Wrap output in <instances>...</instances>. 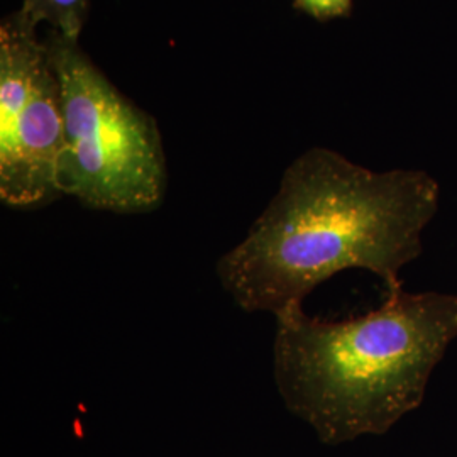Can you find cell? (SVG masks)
Returning <instances> with one entry per match:
<instances>
[{"label":"cell","instance_id":"obj_1","mask_svg":"<svg viewBox=\"0 0 457 457\" xmlns=\"http://www.w3.org/2000/svg\"><path fill=\"white\" fill-rule=\"evenodd\" d=\"M439 187L420 171L378 173L315 147L290 164L245 239L217 264L243 311L278 315L302 307L327 278L361 268L398 287L422 251Z\"/></svg>","mask_w":457,"mask_h":457},{"label":"cell","instance_id":"obj_2","mask_svg":"<svg viewBox=\"0 0 457 457\" xmlns=\"http://www.w3.org/2000/svg\"><path fill=\"white\" fill-rule=\"evenodd\" d=\"M281 396L330 441L383 432L417 409L457 337V295L388 288L379 309L327 322L303 307L275 315Z\"/></svg>","mask_w":457,"mask_h":457},{"label":"cell","instance_id":"obj_3","mask_svg":"<svg viewBox=\"0 0 457 457\" xmlns=\"http://www.w3.org/2000/svg\"><path fill=\"white\" fill-rule=\"evenodd\" d=\"M45 45L63 102L60 194L107 212L154 211L166 190L163 145L154 119L124 97L79 43L49 33Z\"/></svg>","mask_w":457,"mask_h":457},{"label":"cell","instance_id":"obj_4","mask_svg":"<svg viewBox=\"0 0 457 457\" xmlns=\"http://www.w3.org/2000/svg\"><path fill=\"white\" fill-rule=\"evenodd\" d=\"M65 143L60 80L45 41L19 14L0 26V198L29 209L60 194Z\"/></svg>","mask_w":457,"mask_h":457},{"label":"cell","instance_id":"obj_5","mask_svg":"<svg viewBox=\"0 0 457 457\" xmlns=\"http://www.w3.org/2000/svg\"><path fill=\"white\" fill-rule=\"evenodd\" d=\"M88 9L90 0H22L17 14L33 29L48 24L49 33L79 43Z\"/></svg>","mask_w":457,"mask_h":457},{"label":"cell","instance_id":"obj_6","mask_svg":"<svg viewBox=\"0 0 457 457\" xmlns=\"http://www.w3.org/2000/svg\"><path fill=\"white\" fill-rule=\"evenodd\" d=\"M296 4L312 16L326 19L344 14L351 0H296Z\"/></svg>","mask_w":457,"mask_h":457}]
</instances>
